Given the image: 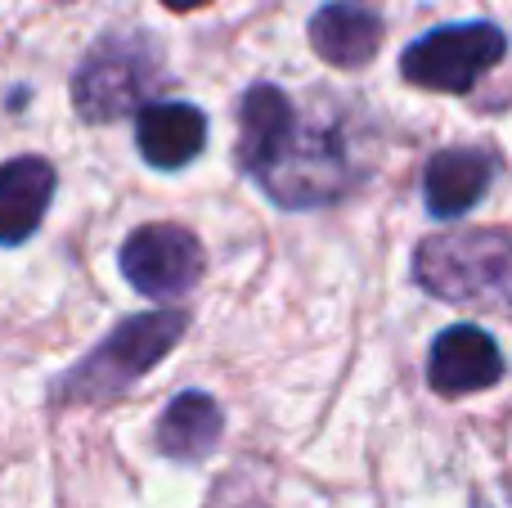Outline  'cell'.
Listing matches in <instances>:
<instances>
[{
	"label": "cell",
	"instance_id": "1",
	"mask_svg": "<svg viewBox=\"0 0 512 508\" xmlns=\"http://www.w3.org/2000/svg\"><path fill=\"white\" fill-rule=\"evenodd\" d=\"M189 329V320L180 311H149L122 320L81 365H72L68 374L54 383V401H86L99 405L108 396H122L126 387H135L171 347L180 342V333Z\"/></svg>",
	"mask_w": 512,
	"mask_h": 508
},
{
	"label": "cell",
	"instance_id": "2",
	"mask_svg": "<svg viewBox=\"0 0 512 508\" xmlns=\"http://www.w3.org/2000/svg\"><path fill=\"white\" fill-rule=\"evenodd\" d=\"M512 275L508 230H441L414 252V279L441 302L499 306Z\"/></svg>",
	"mask_w": 512,
	"mask_h": 508
},
{
	"label": "cell",
	"instance_id": "3",
	"mask_svg": "<svg viewBox=\"0 0 512 508\" xmlns=\"http://www.w3.org/2000/svg\"><path fill=\"white\" fill-rule=\"evenodd\" d=\"M158 72V54L140 36H104L72 77V104L86 122H113L122 113H140L162 81Z\"/></svg>",
	"mask_w": 512,
	"mask_h": 508
},
{
	"label": "cell",
	"instance_id": "4",
	"mask_svg": "<svg viewBox=\"0 0 512 508\" xmlns=\"http://www.w3.org/2000/svg\"><path fill=\"white\" fill-rule=\"evenodd\" d=\"M508 54V36L495 23H450L423 32L400 54V77L418 90L463 95Z\"/></svg>",
	"mask_w": 512,
	"mask_h": 508
},
{
	"label": "cell",
	"instance_id": "5",
	"mask_svg": "<svg viewBox=\"0 0 512 508\" xmlns=\"http://www.w3.org/2000/svg\"><path fill=\"white\" fill-rule=\"evenodd\" d=\"M252 180L279 207H324L346 189V149L337 144V135L297 122L283 149Z\"/></svg>",
	"mask_w": 512,
	"mask_h": 508
},
{
	"label": "cell",
	"instance_id": "6",
	"mask_svg": "<svg viewBox=\"0 0 512 508\" xmlns=\"http://www.w3.org/2000/svg\"><path fill=\"white\" fill-rule=\"evenodd\" d=\"M122 275L135 293L153 302H176L203 279V243L185 225H140L117 252Z\"/></svg>",
	"mask_w": 512,
	"mask_h": 508
},
{
	"label": "cell",
	"instance_id": "7",
	"mask_svg": "<svg viewBox=\"0 0 512 508\" xmlns=\"http://www.w3.org/2000/svg\"><path fill=\"white\" fill-rule=\"evenodd\" d=\"M504 378V351L477 324H454L441 329V338L427 351V387L441 396L486 392Z\"/></svg>",
	"mask_w": 512,
	"mask_h": 508
},
{
	"label": "cell",
	"instance_id": "8",
	"mask_svg": "<svg viewBox=\"0 0 512 508\" xmlns=\"http://www.w3.org/2000/svg\"><path fill=\"white\" fill-rule=\"evenodd\" d=\"M499 176L495 153L472 149V144H454L427 158L423 171V203L436 221H454V216L472 212L481 198L490 194Z\"/></svg>",
	"mask_w": 512,
	"mask_h": 508
},
{
	"label": "cell",
	"instance_id": "9",
	"mask_svg": "<svg viewBox=\"0 0 512 508\" xmlns=\"http://www.w3.org/2000/svg\"><path fill=\"white\" fill-rule=\"evenodd\" d=\"M310 45L333 68H364L382 45V18L364 0H328L310 18Z\"/></svg>",
	"mask_w": 512,
	"mask_h": 508
},
{
	"label": "cell",
	"instance_id": "10",
	"mask_svg": "<svg viewBox=\"0 0 512 508\" xmlns=\"http://www.w3.org/2000/svg\"><path fill=\"white\" fill-rule=\"evenodd\" d=\"M135 144L158 171H180L203 153L207 117L194 104H144L135 117Z\"/></svg>",
	"mask_w": 512,
	"mask_h": 508
},
{
	"label": "cell",
	"instance_id": "11",
	"mask_svg": "<svg viewBox=\"0 0 512 508\" xmlns=\"http://www.w3.org/2000/svg\"><path fill=\"white\" fill-rule=\"evenodd\" d=\"M54 198V167L45 158H9L0 162V243H27L45 221Z\"/></svg>",
	"mask_w": 512,
	"mask_h": 508
},
{
	"label": "cell",
	"instance_id": "12",
	"mask_svg": "<svg viewBox=\"0 0 512 508\" xmlns=\"http://www.w3.org/2000/svg\"><path fill=\"white\" fill-rule=\"evenodd\" d=\"M221 428H225L221 405H216L207 392H185L162 410L158 432H153V446H158L167 459L194 464V459H207L216 446H221Z\"/></svg>",
	"mask_w": 512,
	"mask_h": 508
},
{
	"label": "cell",
	"instance_id": "13",
	"mask_svg": "<svg viewBox=\"0 0 512 508\" xmlns=\"http://www.w3.org/2000/svg\"><path fill=\"white\" fill-rule=\"evenodd\" d=\"M297 126V108L279 86H252L239 104V167L256 176Z\"/></svg>",
	"mask_w": 512,
	"mask_h": 508
},
{
	"label": "cell",
	"instance_id": "14",
	"mask_svg": "<svg viewBox=\"0 0 512 508\" xmlns=\"http://www.w3.org/2000/svg\"><path fill=\"white\" fill-rule=\"evenodd\" d=\"M167 9H176V14H185V9H203L207 0H162Z\"/></svg>",
	"mask_w": 512,
	"mask_h": 508
}]
</instances>
